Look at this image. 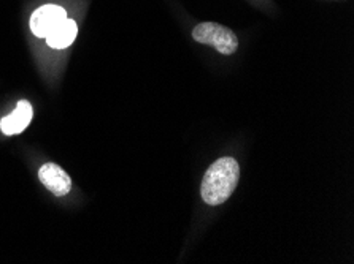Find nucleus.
I'll use <instances>...</instances> for the list:
<instances>
[{"label":"nucleus","mask_w":354,"mask_h":264,"mask_svg":"<svg viewBox=\"0 0 354 264\" xmlns=\"http://www.w3.org/2000/svg\"><path fill=\"white\" fill-rule=\"evenodd\" d=\"M240 179V166L232 157L214 161L202 179L201 195L208 206H219L232 195Z\"/></svg>","instance_id":"nucleus-1"},{"label":"nucleus","mask_w":354,"mask_h":264,"mask_svg":"<svg viewBox=\"0 0 354 264\" xmlns=\"http://www.w3.org/2000/svg\"><path fill=\"white\" fill-rule=\"evenodd\" d=\"M192 39L205 46H212L224 56L237 51L239 39L232 30L218 23H201L192 30Z\"/></svg>","instance_id":"nucleus-2"},{"label":"nucleus","mask_w":354,"mask_h":264,"mask_svg":"<svg viewBox=\"0 0 354 264\" xmlns=\"http://www.w3.org/2000/svg\"><path fill=\"white\" fill-rule=\"evenodd\" d=\"M64 19H67L66 10L57 7V5H43V7L35 10L30 18L32 34L40 37V39H45Z\"/></svg>","instance_id":"nucleus-3"},{"label":"nucleus","mask_w":354,"mask_h":264,"mask_svg":"<svg viewBox=\"0 0 354 264\" xmlns=\"http://www.w3.org/2000/svg\"><path fill=\"white\" fill-rule=\"evenodd\" d=\"M40 182L46 187L48 192H51L55 196H66L72 190L71 176L64 171L61 166L48 161L39 170Z\"/></svg>","instance_id":"nucleus-4"},{"label":"nucleus","mask_w":354,"mask_h":264,"mask_svg":"<svg viewBox=\"0 0 354 264\" xmlns=\"http://www.w3.org/2000/svg\"><path fill=\"white\" fill-rule=\"evenodd\" d=\"M32 106L28 100H21L16 105V110L12 112V114L3 117L2 122H0V128L5 134L12 136V134H19L23 133L26 128L29 127V123L32 121Z\"/></svg>","instance_id":"nucleus-5"},{"label":"nucleus","mask_w":354,"mask_h":264,"mask_svg":"<svg viewBox=\"0 0 354 264\" xmlns=\"http://www.w3.org/2000/svg\"><path fill=\"white\" fill-rule=\"evenodd\" d=\"M77 23L72 19H64L56 29H53L50 34L45 37V39L48 46L55 48V50H66V48L71 46L75 39H77Z\"/></svg>","instance_id":"nucleus-6"}]
</instances>
